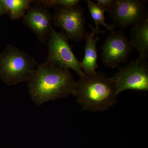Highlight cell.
Wrapping results in <instances>:
<instances>
[{"instance_id":"cell-16","label":"cell","mask_w":148,"mask_h":148,"mask_svg":"<svg viewBox=\"0 0 148 148\" xmlns=\"http://www.w3.org/2000/svg\"><path fill=\"white\" fill-rule=\"evenodd\" d=\"M7 10L5 6L4 5L2 0H0V16L4 15V14L7 15Z\"/></svg>"},{"instance_id":"cell-9","label":"cell","mask_w":148,"mask_h":148,"mask_svg":"<svg viewBox=\"0 0 148 148\" xmlns=\"http://www.w3.org/2000/svg\"><path fill=\"white\" fill-rule=\"evenodd\" d=\"M22 22L34 33L40 42L48 40L52 28V16L48 9L39 4H33L27 11Z\"/></svg>"},{"instance_id":"cell-5","label":"cell","mask_w":148,"mask_h":148,"mask_svg":"<svg viewBox=\"0 0 148 148\" xmlns=\"http://www.w3.org/2000/svg\"><path fill=\"white\" fill-rule=\"evenodd\" d=\"M52 16V24L62 29L69 40L79 42L85 39L87 32L84 10L80 6L55 8Z\"/></svg>"},{"instance_id":"cell-3","label":"cell","mask_w":148,"mask_h":148,"mask_svg":"<svg viewBox=\"0 0 148 148\" xmlns=\"http://www.w3.org/2000/svg\"><path fill=\"white\" fill-rule=\"evenodd\" d=\"M37 66L27 52L11 45L0 53V78L8 85L28 82Z\"/></svg>"},{"instance_id":"cell-2","label":"cell","mask_w":148,"mask_h":148,"mask_svg":"<svg viewBox=\"0 0 148 148\" xmlns=\"http://www.w3.org/2000/svg\"><path fill=\"white\" fill-rule=\"evenodd\" d=\"M73 95L82 110L92 112L107 110L117 103L118 95L112 77L101 72L80 77Z\"/></svg>"},{"instance_id":"cell-10","label":"cell","mask_w":148,"mask_h":148,"mask_svg":"<svg viewBox=\"0 0 148 148\" xmlns=\"http://www.w3.org/2000/svg\"><path fill=\"white\" fill-rule=\"evenodd\" d=\"M89 27L91 29V32H87L86 37L84 56L81 62V65L86 75H92L96 73V69L98 67L97 45L99 38L95 37V35L105 34L106 31L96 29L92 25H89Z\"/></svg>"},{"instance_id":"cell-11","label":"cell","mask_w":148,"mask_h":148,"mask_svg":"<svg viewBox=\"0 0 148 148\" xmlns=\"http://www.w3.org/2000/svg\"><path fill=\"white\" fill-rule=\"evenodd\" d=\"M129 41L133 48H136L139 52V57L147 60L148 55V18L132 26Z\"/></svg>"},{"instance_id":"cell-4","label":"cell","mask_w":148,"mask_h":148,"mask_svg":"<svg viewBox=\"0 0 148 148\" xmlns=\"http://www.w3.org/2000/svg\"><path fill=\"white\" fill-rule=\"evenodd\" d=\"M69 40L63 31L57 32L52 27L48 40V55L46 62L61 69H72L81 77L86 74L80 61L73 52Z\"/></svg>"},{"instance_id":"cell-1","label":"cell","mask_w":148,"mask_h":148,"mask_svg":"<svg viewBox=\"0 0 148 148\" xmlns=\"http://www.w3.org/2000/svg\"><path fill=\"white\" fill-rule=\"evenodd\" d=\"M76 82L69 70L45 62L37 66L27 86L32 101L40 106L73 95Z\"/></svg>"},{"instance_id":"cell-13","label":"cell","mask_w":148,"mask_h":148,"mask_svg":"<svg viewBox=\"0 0 148 148\" xmlns=\"http://www.w3.org/2000/svg\"><path fill=\"white\" fill-rule=\"evenodd\" d=\"M87 6L91 17L95 22L96 29H99L100 26H104L107 30L113 32L116 28L113 24H108L105 21L106 11L98 5L95 2L90 0L87 1Z\"/></svg>"},{"instance_id":"cell-6","label":"cell","mask_w":148,"mask_h":148,"mask_svg":"<svg viewBox=\"0 0 148 148\" xmlns=\"http://www.w3.org/2000/svg\"><path fill=\"white\" fill-rule=\"evenodd\" d=\"M118 95L126 90L148 91V64L138 57L112 77Z\"/></svg>"},{"instance_id":"cell-15","label":"cell","mask_w":148,"mask_h":148,"mask_svg":"<svg viewBox=\"0 0 148 148\" xmlns=\"http://www.w3.org/2000/svg\"><path fill=\"white\" fill-rule=\"evenodd\" d=\"M113 0H95V2L107 12L112 5Z\"/></svg>"},{"instance_id":"cell-12","label":"cell","mask_w":148,"mask_h":148,"mask_svg":"<svg viewBox=\"0 0 148 148\" xmlns=\"http://www.w3.org/2000/svg\"><path fill=\"white\" fill-rule=\"evenodd\" d=\"M11 19L17 20L23 18L31 7L29 0H2Z\"/></svg>"},{"instance_id":"cell-14","label":"cell","mask_w":148,"mask_h":148,"mask_svg":"<svg viewBox=\"0 0 148 148\" xmlns=\"http://www.w3.org/2000/svg\"><path fill=\"white\" fill-rule=\"evenodd\" d=\"M79 0H50L41 1L42 5L46 8H54L58 7H69L78 5Z\"/></svg>"},{"instance_id":"cell-7","label":"cell","mask_w":148,"mask_h":148,"mask_svg":"<svg viewBox=\"0 0 148 148\" xmlns=\"http://www.w3.org/2000/svg\"><path fill=\"white\" fill-rule=\"evenodd\" d=\"M147 1L113 0L107 12L115 27L123 29L148 18Z\"/></svg>"},{"instance_id":"cell-8","label":"cell","mask_w":148,"mask_h":148,"mask_svg":"<svg viewBox=\"0 0 148 148\" xmlns=\"http://www.w3.org/2000/svg\"><path fill=\"white\" fill-rule=\"evenodd\" d=\"M133 47L122 30L111 32L102 46L101 58L103 64L116 68L128 60Z\"/></svg>"}]
</instances>
